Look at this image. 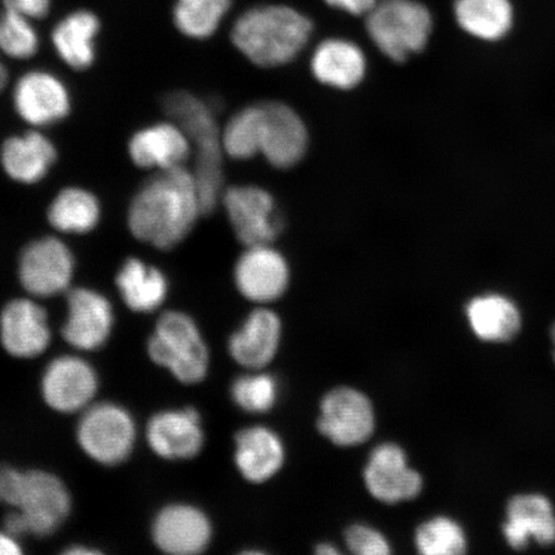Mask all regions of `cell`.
<instances>
[{"label": "cell", "instance_id": "obj_1", "mask_svg": "<svg viewBox=\"0 0 555 555\" xmlns=\"http://www.w3.org/2000/svg\"><path fill=\"white\" fill-rule=\"evenodd\" d=\"M204 215L196 178L185 166L159 170L137 191L128 227L139 241L159 249L183 242Z\"/></svg>", "mask_w": 555, "mask_h": 555}, {"label": "cell", "instance_id": "obj_2", "mask_svg": "<svg viewBox=\"0 0 555 555\" xmlns=\"http://www.w3.org/2000/svg\"><path fill=\"white\" fill-rule=\"evenodd\" d=\"M0 503L12 506L4 530L13 537H48L72 509L64 482L48 472L0 467Z\"/></svg>", "mask_w": 555, "mask_h": 555}, {"label": "cell", "instance_id": "obj_3", "mask_svg": "<svg viewBox=\"0 0 555 555\" xmlns=\"http://www.w3.org/2000/svg\"><path fill=\"white\" fill-rule=\"evenodd\" d=\"M314 33L312 21L287 5H259L235 21L231 39L255 66L276 68L291 64Z\"/></svg>", "mask_w": 555, "mask_h": 555}, {"label": "cell", "instance_id": "obj_4", "mask_svg": "<svg viewBox=\"0 0 555 555\" xmlns=\"http://www.w3.org/2000/svg\"><path fill=\"white\" fill-rule=\"evenodd\" d=\"M163 106L170 120L185 131L196 151L193 173L198 186L204 215L220 205L225 191L221 129L210 104L189 92H172L164 96Z\"/></svg>", "mask_w": 555, "mask_h": 555}, {"label": "cell", "instance_id": "obj_5", "mask_svg": "<svg viewBox=\"0 0 555 555\" xmlns=\"http://www.w3.org/2000/svg\"><path fill=\"white\" fill-rule=\"evenodd\" d=\"M365 17L374 46L399 64L425 51L434 30L431 12L416 0H378Z\"/></svg>", "mask_w": 555, "mask_h": 555}, {"label": "cell", "instance_id": "obj_6", "mask_svg": "<svg viewBox=\"0 0 555 555\" xmlns=\"http://www.w3.org/2000/svg\"><path fill=\"white\" fill-rule=\"evenodd\" d=\"M149 353L152 362L168 370L185 385L203 380L210 363L196 323L180 311H168L159 317L149 341Z\"/></svg>", "mask_w": 555, "mask_h": 555}, {"label": "cell", "instance_id": "obj_7", "mask_svg": "<svg viewBox=\"0 0 555 555\" xmlns=\"http://www.w3.org/2000/svg\"><path fill=\"white\" fill-rule=\"evenodd\" d=\"M78 442L85 453L103 466H116L134 448L137 428L133 416L113 402L90 405L78 425Z\"/></svg>", "mask_w": 555, "mask_h": 555}, {"label": "cell", "instance_id": "obj_8", "mask_svg": "<svg viewBox=\"0 0 555 555\" xmlns=\"http://www.w3.org/2000/svg\"><path fill=\"white\" fill-rule=\"evenodd\" d=\"M235 237L245 247L273 245L283 229V219L273 194L259 185L225 189L221 196Z\"/></svg>", "mask_w": 555, "mask_h": 555}, {"label": "cell", "instance_id": "obj_9", "mask_svg": "<svg viewBox=\"0 0 555 555\" xmlns=\"http://www.w3.org/2000/svg\"><path fill=\"white\" fill-rule=\"evenodd\" d=\"M319 431L341 448L362 446L376 428L372 401L352 387H337L321 402Z\"/></svg>", "mask_w": 555, "mask_h": 555}, {"label": "cell", "instance_id": "obj_10", "mask_svg": "<svg viewBox=\"0 0 555 555\" xmlns=\"http://www.w3.org/2000/svg\"><path fill=\"white\" fill-rule=\"evenodd\" d=\"M75 259L65 242L55 237L35 240L21 253L18 278L34 297L57 296L68 289Z\"/></svg>", "mask_w": 555, "mask_h": 555}, {"label": "cell", "instance_id": "obj_11", "mask_svg": "<svg viewBox=\"0 0 555 555\" xmlns=\"http://www.w3.org/2000/svg\"><path fill=\"white\" fill-rule=\"evenodd\" d=\"M309 130L300 114L287 103L262 102L260 155L280 170L295 168L307 156Z\"/></svg>", "mask_w": 555, "mask_h": 555}, {"label": "cell", "instance_id": "obj_12", "mask_svg": "<svg viewBox=\"0 0 555 555\" xmlns=\"http://www.w3.org/2000/svg\"><path fill=\"white\" fill-rule=\"evenodd\" d=\"M363 477L370 494L385 504L413 501L423 489L420 472L409 466L405 451L392 442L372 451Z\"/></svg>", "mask_w": 555, "mask_h": 555}, {"label": "cell", "instance_id": "obj_13", "mask_svg": "<svg viewBox=\"0 0 555 555\" xmlns=\"http://www.w3.org/2000/svg\"><path fill=\"white\" fill-rule=\"evenodd\" d=\"M289 266L273 245L246 247L234 268V282L241 295L256 304H269L286 294Z\"/></svg>", "mask_w": 555, "mask_h": 555}, {"label": "cell", "instance_id": "obj_14", "mask_svg": "<svg viewBox=\"0 0 555 555\" xmlns=\"http://www.w3.org/2000/svg\"><path fill=\"white\" fill-rule=\"evenodd\" d=\"M99 390V377L92 365L78 357L54 359L41 379V393L48 405L60 413L82 412Z\"/></svg>", "mask_w": 555, "mask_h": 555}, {"label": "cell", "instance_id": "obj_15", "mask_svg": "<svg viewBox=\"0 0 555 555\" xmlns=\"http://www.w3.org/2000/svg\"><path fill=\"white\" fill-rule=\"evenodd\" d=\"M114 321V310L107 297L89 288L68 291L67 318L62 335L74 349H101L113 332Z\"/></svg>", "mask_w": 555, "mask_h": 555}, {"label": "cell", "instance_id": "obj_16", "mask_svg": "<svg viewBox=\"0 0 555 555\" xmlns=\"http://www.w3.org/2000/svg\"><path fill=\"white\" fill-rule=\"evenodd\" d=\"M16 113L34 127L59 122L72 109V99L64 82L43 69H33L17 80L13 89Z\"/></svg>", "mask_w": 555, "mask_h": 555}, {"label": "cell", "instance_id": "obj_17", "mask_svg": "<svg viewBox=\"0 0 555 555\" xmlns=\"http://www.w3.org/2000/svg\"><path fill=\"white\" fill-rule=\"evenodd\" d=\"M158 550L172 555H196L206 551L212 526L203 511L189 504H172L158 513L152 525Z\"/></svg>", "mask_w": 555, "mask_h": 555}, {"label": "cell", "instance_id": "obj_18", "mask_svg": "<svg viewBox=\"0 0 555 555\" xmlns=\"http://www.w3.org/2000/svg\"><path fill=\"white\" fill-rule=\"evenodd\" d=\"M0 339L12 357H39L51 344V328L44 308L29 298L5 305L0 314Z\"/></svg>", "mask_w": 555, "mask_h": 555}, {"label": "cell", "instance_id": "obj_19", "mask_svg": "<svg viewBox=\"0 0 555 555\" xmlns=\"http://www.w3.org/2000/svg\"><path fill=\"white\" fill-rule=\"evenodd\" d=\"M147 440L151 449L164 460H191L199 454L205 443L199 413L185 408L156 414L149 423Z\"/></svg>", "mask_w": 555, "mask_h": 555}, {"label": "cell", "instance_id": "obj_20", "mask_svg": "<svg viewBox=\"0 0 555 555\" xmlns=\"http://www.w3.org/2000/svg\"><path fill=\"white\" fill-rule=\"evenodd\" d=\"M192 151L185 131L172 120L138 130L128 144L131 162L139 168L157 171L183 166Z\"/></svg>", "mask_w": 555, "mask_h": 555}, {"label": "cell", "instance_id": "obj_21", "mask_svg": "<svg viewBox=\"0 0 555 555\" xmlns=\"http://www.w3.org/2000/svg\"><path fill=\"white\" fill-rule=\"evenodd\" d=\"M281 338V318L272 310L256 309L229 339V352L235 363L247 370L260 371L272 363Z\"/></svg>", "mask_w": 555, "mask_h": 555}, {"label": "cell", "instance_id": "obj_22", "mask_svg": "<svg viewBox=\"0 0 555 555\" xmlns=\"http://www.w3.org/2000/svg\"><path fill=\"white\" fill-rule=\"evenodd\" d=\"M310 69L321 85L351 90L362 85L367 64L364 51L352 40L330 38L312 52Z\"/></svg>", "mask_w": 555, "mask_h": 555}, {"label": "cell", "instance_id": "obj_23", "mask_svg": "<svg viewBox=\"0 0 555 555\" xmlns=\"http://www.w3.org/2000/svg\"><path fill=\"white\" fill-rule=\"evenodd\" d=\"M503 532L513 550H525L530 540L540 545L555 543V515L552 503L543 495L525 494L512 499L506 506Z\"/></svg>", "mask_w": 555, "mask_h": 555}, {"label": "cell", "instance_id": "obj_24", "mask_svg": "<svg viewBox=\"0 0 555 555\" xmlns=\"http://www.w3.org/2000/svg\"><path fill=\"white\" fill-rule=\"evenodd\" d=\"M235 466L253 483L267 482L281 470L286 450L272 429L255 426L235 436Z\"/></svg>", "mask_w": 555, "mask_h": 555}, {"label": "cell", "instance_id": "obj_25", "mask_svg": "<svg viewBox=\"0 0 555 555\" xmlns=\"http://www.w3.org/2000/svg\"><path fill=\"white\" fill-rule=\"evenodd\" d=\"M55 145L39 131L10 137L0 150V163L11 179L35 184L47 177L57 159Z\"/></svg>", "mask_w": 555, "mask_h": 555}, {"label": "cell", "instance_id": "obj_26", "mask_svg": "<svg viewBox=\"0 0 555 555\" xmlns=\"http://www.w3.org/2000/svg\"><path fill=\"white\" fill-rule=\"evenodd\" d=\"M475 335L488 343H508L520 330V312L511 298L486 294L472 298L466 308Z\"/></svg>", "mask_w": 555, "mask_h": 555}, {"label": "cell", "instance_id": "obj_27", "mask_svg": "<svg viewBox=\"0 0 555 555\" xmlns=\"http://www.w3.org/2000/svg\"><path fill=\"white\" fill-rule=\"evenodd\" d=\"M116 286L124 302L135 312H152L162 307L169 289L162 270L137 258L122 263L116 275Z\"/></svg>", "mask_w": 555, "mask_h": 555}, {"label": "cell", "instance_id": "obj_28", "mask_svg": "<svg viewBox=\"0 0 555 555\" xmlns=\"http://www.w3.org/2000/svg\"><path fill=\"white\" fill-rule=\"evenodd\" d=\"M100 20L89 11H76L61 20L52 33L55 51L74 69H86L95 60V38Z\"/></svg>", "mask_w": 555, "mask_h": 555}, {"label": "cell", "instance_id": "obj_29", "mask_svg": "<svg viewBox=\"0 0 555 555\" xmlns=\"http://www.w3.org/2000/svg\"><path fill=\"white\" fill-rule=\"evenodd\" d=\"M454 16L464 33L482 41H499L515 24L511 0H455Z\"/></svg>", "mask_w": 555, "mask_h": 555}, {"label": "cell", "instance_id": "obj_30", "mask_svg": "<svg viewBox=\"0 0 555 555\" xmlns=\"http://www.w3.org/2000/svg\"><path fill=\"white\" fill-rule=\"evenodd\" d=\"M47 218L61 233H88L100 223L101 204L92 192L68 186L54 197Z\"/></svg>", "mask_w": 555, "mask_h": 555}, {"label": "cell", "instance_id": "obj_31", "mask_svg": "<svg viewBox=\"0 0 555 555\" xmlns=\"http://www.w3.org/2000/svg\"><path fill=\"white\" fill-rule=\"evenodd\" d=\"M262 102L248 104L235 113L221 129L225 156L246 162L260 155Z\"/></svg>", "mask_w": 555, "mask_h": 555}, {"label": "cell", "instance_id": "obj_32", "mask_svg": "<svg viewBox=\"0 0 555 555\" xmlns=\"http://www.w3.org/2000/svg\"><path fill=\"white\" fill-rule=\"evenodd\" d=\"M232 0H177L173 23L192 39H207L217 33L231 10Z\"/></svg>", "mask_w": 555, "mask_h": 555}, {"label": "cell", "instance_id": "obj_33", "mask_svg": "<svg viewBox=\"0 0 555 555\" xmlns=\"http://www.w3.org/2000/svg\"><path fill=\"white\" fill-rule=\"evenodd\" d=\"M414 543L423 555H457L467 550L466 533L449 517H435L423 522L415 532Z\"/></svg>", "mask_w": 555, "mask_h": 555}, {"label": "cell", "instance_id": "obj_34", "mask_svg": "<svg viewBox=\"0 0 555 555\" xmlns=\"http://www.w3.org/2000/svg\"><path fill=\"white\" fill-rule=\"evenodd\" d=\"M232 399L242 411L267 413L278 400V384L268 373L246 374L234 380Z\"/></svg>", "mask_w": 555, "mask_h": 555}, {"label": "cell", "instance_id": "obj_35", "mask_svg": "<svg viewBox=\"0 0 555 555\" xmlns=\"http://www.w3.org/2000/svg\"><path fill=\"white\" fill-rule=\"evenodd\" d=\"M39 37L29 18L5 11L0 15V51L25 60L38 52Z\"/></svg>", "mask_w": 555, "mask_h": 555}, {"label": "cell", "instance_id": "obj_36", "mask_svg": "<svg viewBox=\"0 0 555 555\" xmlns=\"http://www.w3.org/2000/svg\"><path fill=\"white\" fill-rule=\"evenodd\" d=\"M346 545L358 555H387L391 553L390 543L384 533L371 526L357 524L345 533Z\"/></svg>", "mask_w": 555, "mask_h": 555}, {"label": "cell", "instance_id": "obj_37", "mask_svg": "<svg viewBox=\"0 0 555 555\" xmlns=\"http://www.w3.org/2000/svg\"><path fill=\"white\" fill-rule=\"evenodd\" d=\"M5 11L29 20L43 18L51 9V0H2Z\"/></svg>", "mask_w": 555, "mask_h": 555}, {"label": "cell", "instance_id": "obj_38", "mask_svg": "<svg viewBox=\"0 0 555 555\" xmlns=\"http://www.w3.org/2000/svg\"><path fill=\"white\" fill-rule=\"evenodd\" d=\"M324 2L333 9L350 13V15L366 16L378 0H324Z\"/></svg>", "mask_w": 555, "mask_h": 555}, {"label": "cell", "instance_id": "obj_39", "mask_svg": "<svg viewBox=\"0 0 555 555\" xmlns=\"http://www.w3.org/2000/svg\"><path fill=\"white\" fill-rule=\"evenodd\" d=\"M23 550L18 544L17 538L9 531H0V555H18Z\"/></svg>", "mask_w": 555, "mask_h": 555}, {"label": "cell", "instance_id": "obj_40", "mask_svg": "<svg viewBox=\"0 0 555 555\" xmlns=\"http://www.w3.org/2000/svg\"><path fill=\"white\" fill-rule=\"evenodd\" d=\"M315 553L318 555H336L338 554V550L333 544L322 543L317 546Z\"/></svg>", "mask_w": 555, "mask_h": 555}, {"label": "cell", "instance_id": "obj_41", "mask_svg": "<svg viewBox=\"0 0 555 555\" xmlns=\"http://www.w3.org/2000/svg\"><path fill=\"white\" fill-rule=\"evenodd\" d=\"M9 82V73H7L5 66L0 62V92L5 88Z\"/></svg>", "mask_w": 555, "mask_h": 555}, {"label": "cell", "instance_id": "obj_42", "mask_svg": "<svg viewBox=\"0 0 555 555\" xmlns=\"http://www.w3.org/2000/svg\"><path fill=\"white\" fill-rule=\"evenodd\" d=\"M96 552L94 550H87V547L78 546V547H72V550L67 551V554H95Z\"/></svg>", "mask_w": 555, "mask_h": 555}, {"label": "cell", "instance_id": "obj_43", "mask_svg": "<svg viewBox=\"0 0 555 555\" xmlns=\"http://www.w3.org/2000/svg\"><path fill=\"white\" fill-rule=\"evenodd\" d=\"M552 339H553V343L555 346V324L553 325V328H552ZM554 360H555V353H554Z\"/></svg>", "mask_w": 555, "mask_h": 555}]
</instances>
